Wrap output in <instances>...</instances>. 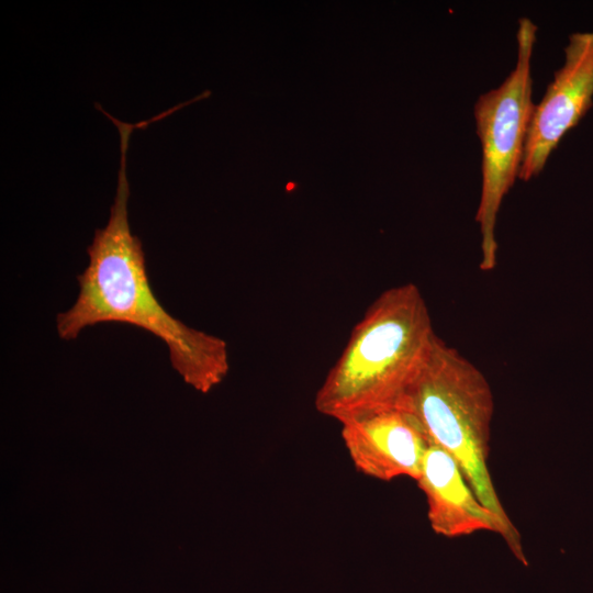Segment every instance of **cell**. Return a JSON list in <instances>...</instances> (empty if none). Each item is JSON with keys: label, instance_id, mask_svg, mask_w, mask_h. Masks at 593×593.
I'll use <instances>...</instances> for the list:
<instances>
[{"label": "cell", "instance_id": "52a82bcc", "mask_svg": "<svg viewBox=\"0 0 593 593\" xmlns=\"http://www.w3.org/2000/svg\"><path fill=\"white\" fill-rule=\"evenodd\" d=\"M416 482L426 499L429 525L437 535L454 538L483 530L497 533L514 556L527 564L517 528L480 502L456 459L443 447L430 443Z\"/></svg>", "mask_w": 593, "mask_h": 593}, {"label": "cell", "instance_id": "277c9868", "mask_svg": "<svg viewBox=\"0 0 593 593\" xmlns=\"http://www.w3.org/2000/svg\"><path fill=\"white\" fill-rule=\"evenodd\" d=\"M537 26L521 18L516 31L517 58L495 89L479 96L473 107L482 149V186L475 221L481 235L480 269L493 270L497 260L495 226L505 194L518 178L526 135L534 111L532 56Z\"/></svg>", "mask_w": 593, "mask_h": 593}, {"label": "cell", "instance_id": "6da1fadb", "mask_svg": "<svg viewBox=\"0 0 593 593\" xmlns=\"http://www.w3.org/2000/svg\"><path fill=\"white\" fill-rule=\"evenodd\" d=\"M110 119L120 133L116 193L107 225L96 230L87 248L89 264L77 278L78 296L70 309L56 316L57 334L71 340L83 328L100 323L137 326L166 344L171 366L184 382L208 393L228 372L226 342L175 318L153 292L142 242L128 223L126 157L131 134L139 124Z\"/></svg>", "mask_w": 593, "mask_h": 593}, {"label": "cell", "instance_id": "7a4b0ae2", "mask_svg": "<svg viewBox=\"0 0 593 593\" xmlns=\"http://www.w3.org/2000/svg\"><path fill=\"white\" fill-rule=\"evenodd\" d=\"M436 337L415 284L385 290L354 327L316 392L315 409L339 422L357 412L398 405Z\"/></svg>", "mask_w": 593, "mask_h": 593}, {"label": "cell", "instance_id": "8992f818", "mask_svg": "<svg viewBox=\"0 0 593 593\" xmlns=\"http://www.w3.org/2000/svg\"><path fill=\"white\" fill-rule=\"evenodd\" d=\"M345 448L358 471L391 481L419 477L432 443L414 414L400 406L366 410L339 421Z\"/></svg>", "mask_w": 593, "mask_h": 593}, {"label": "cell", "instance_id": "5b68a950", "mask_svg": "<svg viewBox=\"0 0 593 593\" xmlns=\"http://www.w3.org/2000/svg\"><path fill=\"white\" fill-rule=\"evenodd\" d=\"M593 31L574 32L564 47V63L555 71L529 122L518 179L528 181L545 167L561 138L592 107Z\"/></svg>", "mask_w": 593, "mask_h": 593}, {"label": "cell", "instance_id": "3957f363", "mask_svg": "<svg viewBox=\"0 0 593 593\" xmlns=\"http://www.w3.org/2000/svg\"><path fill=\"white\" fill-rule=\"evenodd\" d=\"M396 406L414 414L430 440L456 459L480 502L505 524L515 526L488 467L494 402L484 374L436 337Z\"/></svg>", "mask_w": 593, "mask_h": 593}]
</instances>
